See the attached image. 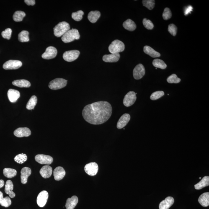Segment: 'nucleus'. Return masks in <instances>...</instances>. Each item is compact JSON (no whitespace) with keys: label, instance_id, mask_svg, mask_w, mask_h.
I'll return each instance as SVG.
<instances>
[{"label":"nucleus","instance_id":"nucleus-1","mask_svg":"<svg viewBox=\"0 0 209 209\" xmlns=\"http://www.w3.org/2000/svg\"><path fill=\"white\" fill-rule=\"evenodd\" d=\"M112 112L111 104L107 101H100L85 106L82 115L85 120L93 125L105 123L110 118Z\"/></svg>","mask_w":209,"mask_h":209},{"label":"nucleus","instance_id":"nucleus-2","mask_svg":"<svg viewBox=\"0 0 209 209\" xmlns=\"http://www.w3.org/2000/svg\"><path fill=\"white\" fill-rule=\"evenodd\" d=\"M79 32L76 29H72L68 30L62 37V41L65 43H69L75 40H78L80 38Z\"/></svg>","mask_w":209,"mask_h":209},{"label":"nucleus","instance_id":"nucleus-3","mask_svg":"<svg viewBox=\"0 0 209 209\" xmlns=\"http://www.w3.org/2000/svg\"><path fill=\"white\" fill-rule=\"evenodd\" d=\"M70 29V25L68 23L65 22H60L54 28V34L56 37H62Z\"/></svg>","mask_w":209,"mask_h":209},{"label":"nucleus","instance_id":"nucleus-4","mask_svg":"<svg viewBox=\"0 0 209 209\" xmlns=\"http://www.w3.org/2000/svg\"><path fill=\"white\" fill-rule=\"evenodd\" d=\"M125 49V44L118 40H114L109 47V50L111 54L119 53Z\"/></svg>","mask_w":209,"mask_h":209},{"label":"nucleus","instance_id":"nucleus-5","mask_svg":"<svg viewBox=\"0 0 209 209\" xmlns=\"http://www.w3.org/2000/svg\"><path fill=\"white\" fill-rule=\"evenodd\" d=\"M67 80L63 78H56L50 81L49 84V88L53 90L62 89L67 85Z\"/></svg>","mask_w":209,"mask_h":209},{"label":"nucleus","instance_id":"nucleus-6","mask_svg":"<svg viewBox=\"0 0 209 209\" xmlns=\"http://www.w3.org/2000/svg\"><path fill=\"white\" fill-rule=\"evenodd\" d=\"M136 99V93L133 91H130L124 97L123 104L125 107H130L135 104Z\"/></svg>","mask_w":209,"mask_h":209},{"label":"nucleus","instance_id":"nucleus-7","mask_svg":"<svg viewBox=\"0 0 209 209\" xmlns=\"http://www.w3.org/2000/svg\"><path fill=\"white\" fill-rule=\"evenodd\" d=\"M80 52L78 50H72L66 51L63 54V58L66 61L71 62L78 59Z\"/></svg>","mask_w":209,"mask_h":209},{"label":"nucleus","instance_id":"nucleus-8","mask_svg":"<svg viewBox=\"0 0 209 209\" xmlns=\"http://www.w3.org/2000/svg\"><path fill=\"white\" fill-rule=\"evenodd\" d=\"M22 66V62L19 60H10L4 63L3 68L6 70L16 69Z\"/></svg>","mask_w":209,"mask_h":209},{"label":"nucleus","instance_id":"nucleus-9","mask_svg":"<svg viewBox=\"0 0 209 209\" xmlns=\"http://www.w3.org/2000/svg\"><path fill=\"white\" fill-rule=\"evenodd\" d=\"M99 166L95 162H91L86 164L84 166V171L86 174L90 176H94L97 174Z\"/></svg>","mask_w":209,"mask_h":209},{"label":"nucleus","instance_id":"nucleus-10","mask_svg":"<svg viewBox=\"0 0 209 209\" xmlns=\"http://www.w3.org/2000/svg\"><path fill=\"white\" fill-rule=\"evenodd\" d=\"M145 74V68L143 65L141 64L137 65L133 70V77L135 79H141L144 76Z\"/></svg>","mask_w":209,"mask_h":209},{"label":"nucleus","instance_id":"nucleus-11","mask_svg":"<svg viewBox=\"0 0 209 209\" xmlns=\"http://www.w3.org/2000/svg\"><path fill=\"white\" fill-rule=\"evenodd\" d=\"M36 161L41 164H51L53 161V158L51 156L43 154L37 155L35 157Z\"/></svg>","mask_w":209,"mask_h":209},{"label":"nucleus","instance_id":"nucleus-12","mask_svg":"<svg viewBox=\"0 0 209 209\" xmlns=\"http://www.w3.org/2000/svg\"><path fill=\"white\" fill-rule=\"evenodd\" d=\"M58 54V50L55 47L50 46L47 47L45 51L42 55V58L45 59H50L54 58Z\"/></svg>","mask_w":209,"mask_h":209},{"label":"nucleus","instance_id":"nucleus-13","mask_svg":"<svg viewBox=\"0 0 209 209\" xmlns=\"http://www.w3.org/2000/svg\"><path fill=\"white\" fill-rule=\"evenodd\" d=\"M48 197V194L47 191H43L39 194L37 197L38 205L40 207H43L46 204Z\"/></svg>","mask_w":209,"mask_h":209},{"label":"nucleus","instance_id":"nucleus-14","mask_svg":"<svg viewBox=\"0 0 209 209\" xmlns=\"http://www.w3.org/2000/svg\"><path fill=\"white\" fill-rule=\"evenodd\" d=\"M14 134L19 138L28 137L31 135V131L30 129L27 127H20L14 130Z\"/></svg>","mask_w":209,"mask_h":209},{"label":"nucleus","instance_id":"nucleus-15","mask_svg":"<svg viewBox=\"0 0 209 209\" xmlns=\"http://www.w3.org/2000/svg\"><path fill=\"white\" fill-rule=\"evenodd\" d=\"M130 114H123L120 118L119 119L117 125V128L121 129L123 128L127 125L130 121Z\"/></svg>","mask_w":209,"mask_h":209},{"label":"nucleus","instance_id":"nucleus-16","mask_svg":"<svg viewBox=\"0 0 209 209\" xmlns=\"http://www.w3.org/2000/svg\"><path fill=\"white\" fill-rule=\"evenodd\" d=\"M174 200L173 197H167L160 203L159 206V209H169L174 204Z\"/></svg>","mask_w":209,"mask_h":209},{"label":"nucleus","instance_id":"nucleus-17","mask_svg":"<svg viewBox=\"0 0 209 209\" xmlns=\"http://www.w3.org/2000/svg\"><path fill=\"white\" fill-rule=\"evenodd\" d=\"M8 96L10 102H16L20 97V94L17 90L10 89L8 91Z\"/></svg>","mask_w":209,"mask_h":209},{"label":"nucleus","instance_id":"nucleus-18","mask_svg":"<svg viewBox=\"0 0 209 209\" xmlns=\"http://www.w3.org/2000/svg\"><path fill=\"white\" fill-rule=\"evenodd\" d=\"M120 58L119 53L111 54L105 55L103 57V60L106 63H115L118 61Z\"/></svg>","mask_w":209,"mask_h":209},{"label":"nucleus","instance_id":"nucleus-19","mask_svg":"<svg viewBox=\"0 0 209 209\" xmlns=\"http://www.w3.org/2000/svg\"><path fill=\"white\" fill-rule=\"evenodd\" d=\"M32 171L30 168L24 167L21 171V182L23 184H25L27 182L28 178L30 176Z\"/></svg>","mask_w":209,"mask_h":209},{"label":"nucleus","instance_id":"nucleus-20","mask_svg":"<svg viewBox=\"0 0 209 209\" xmlns=\"http://www.w3.org/2000/svg\"><path fill=\"white\" fill-rule=\"evenodd\" d=\"M66 175L64 169L61 166H58L54 171V176L56 181H60Z\"/></svg>","mask_w":209,"mask_h":209},{"label":"nucleus","instance_id":"nucleus-21","mask_svg":"<svg viewBox=\"0 0 209 209\" xmlns=\"http://www.w3.org/2000/svg\"><path fill=\"white\" fill-rule=\"evenodd\" d=\"M13 188L14 185L12 181L8 180L6 181L5 187V192L6 194L9 195L10 197L12 198L15 197L16 196L15 194L13 191Z\"/></svg>","mask_w":209,"mask_h":209},{"label":"nucleus","instance_id":"nucleus-22","mask_svg":"<svg viewBox=\"0 0 209 209\" xmlns=\"http://www.w3.org/2000/svg\"><path fill=\"white\" fill-rule=\"evenodd\" d=\"M52 169L51 166L46 165L44 166L41 169L40 173L42 177L45 179L48 178L51 176Z\"/></svg>","mask_w":209,"mask_h":209},{"label":"nucleus","instance_id":"nucleus-23","mask_svg":"<svg viewBox=\"0 0 209 209\" xmlns=\"http://www.w3.org/2000/svg\"><path fill=\"white\" fill-rule=\"evenodd\" d=\"M78 202V197L76 196H73L71 198H69L67 199L65 206L66 209H74Z\"/></svg>","mask_w":209,"mask_h":209},{"label":"nucleus","instance_id":"nucleus-24","mask_svg":"<svg viewBox=\"0 0 209 209\" xmlns=\"http://www.w3.org/2000/svg\"><path fill=\"white\" fill-rule=\"evenodd\" d=\"M198 202L202 206L206 207L209 205V192H205L199 197Z\"/></svg>","mask_w":209,"mask_h":209},{"label":"nucleus","instance_id":"nucleus-25","mask_svg":"<svg viewBox=\"0 0 209 209\" xmlns=\"http://www.w3.org/2000/svg\"><path fill=\"white\" fill-rule=\"evenodd\" d=\"M144 52L146 54L150 55L153 58H158L161 56V54L156 52L149 46H145L144 47Z\"/></svg>","mask_w":209,"mask_h":209},{"label":"nucleus","instance_id":"nucleus-26","mask_svg":"<svg viewBox=\"0 0 209 209\" xmlns=\"http://www.w3.org/2000/svg\"><path fill=\"white\" fill-rule=\"evenodd\" d=\"M209 185V176H205L198 183L194 185V187L196 190H200L203 188L208 186Z\"/></svg>","mask_w":209,"mask_h":209},{"label":"nucleus","instance_id":"nucleus-27","mask_svg":"<svg viewBox=\"0 0 209 209\" xmlns=\"http://www.w3.org/2000/svg\"><path fill=\"white\" fill-rule=\"evenodd\" d=\"M12 84L14 86L20 88H29L31 86L30 83L25 79L16 80L13 81Z\"/></svg>","mask_w":209,"mask_h":209},{"label":"nucleus","instance_id":"nucleus-28","mask_svg":"<svg viewBox=\"0 0 209 209\" xmlns=\"http://www.w3.org/2000/svg\"><path fill=\"white\" fill-rule=\"evenodd\" d=\"M100 15V13L99 11H91L88 14V18L90 22L94 23L97 22Z\"/></svg>","mask_w":209,"mask_h":209},{"label":"nucleus","instance_id":"nucleus-29","mask_svg":"<svg viewBox=\"0 0 209 209\" xmlns=\"http://www.w3.org/2000/svg\"><path fill=\"white\" fill-rule=\"evenodd\" d=\"M123 26L124 28L130 31H134L136 28V25L135 23L130 19H127L124 22Z\"/></svg>","mask_w":209,"mask_h":209},{"label":"nucleus","instance_id":"nucleus-30","mask_svg":"<svg viewBox=\"0 0 209 209\" xmlns=\"http://www.w3.org/2000/svg\"><path fill=\"white\" fill-rule=\"evenodd\" d=\"M3 174L8 178H12L16 175L17 171L16 170L11 168H5L3 170Z\"/></svg>","mask_w":209,"mask_h":209},{"label":"nucleus","instance_id":"nucleus-31","mask_svg":"<svg viewBox=\"0 0 209 209\" xmlns=\"http://www.w3.org/2000/svg\"><path fill=\"white\" fill-rule=\"evenodd\" d=\"M37 102V98L36 96L33 95L31 97L28 102L26 105V108L29 110H32L34 109Z\"/></svg>","mask_w":209,"mask_h":209},{"label":"nucleus","instance_id":"nucleus-32","mask_svg":"<svg viewBox=\"0 0 209 209\" xmlns=\"http://www.w3.org/2000/svg\"><path fill=\"white\" fill-rule=\"evenodd\" d=\"M26 14L23 11H16L13 16V19L16 22H20L23 20L25 17Z\"/></svg>","mask_w":209,"mask_h":209},{"label":"nucleus","instance_id":"nucleus-33","mask_svg":"<svg viewBox=\"0 0 209 209\" xmlns=\"http://www.w3.org/2000/svg\"><path fill=\"white\" fill-rule=\"evenodd\" d=\"M153 65L156 68H160L164 69L167 67V65L164 63L163 60L156 59L153 60Z\"/></svg>","mask_w":209,"mask_h":209},{"label":"nucleus","instance_id":"nucleus-34","mask_svg":"<svg viewBox=\"0 0 209 209\" xmlns=\"http://www.w3.org/2000/svg\"><path fill=\"white\" fill-rule=\"evenodd\" d=\"M29 32L27 31H22L18 35L19 41L22 42H28L30 40L29 38Z\"/></svg>","mask_w":209,"mask_h":209},{"label":"nucleus","instance_id":"nucleus-35","mask_svg":"<svg viewBox=\"0 0 209 209\" xmlns=\"http://www.w3.org/2000/svg\"><path fill=\"white\" fill-rule=\"evenodd\" d=\"M27 160V155L22 153L16 155L14 158V161L19 164H22L25 162Z\"/></svg>","mask_w":209,"mask_h":209},{"label":"nucleus","instance_id":"nucleus-36","mask_svg":"<svg viewBox=\"0 0 209 209\" xmlns=\"http://www.w3.org/2000/svg\"><path fill=\"white\" fill-rule=\"evenodd\" d=\"M84 12L82 11L79 10L76 12L73 13L72 14V18L75 21L79 22L83 18V16L84 15Z\"/></svg>","mask_w":209,"mask_h":209},{"label":"nucleus","instance_id":"nucleus-37","mask_svg":"<svg viewBox=\"0 0 209 209\" xmlns=\"http://www.w3.org/2000/svg\"><path fill=\"white\" fill-rule=\"evenodd\" d=\"M142 3L144 6L149 10L153 9L155 6V1L154 0H143L142 1Z\"/></svg>","mask_w":209,"mask_h":209},{"label":"nucleus","instance_id":"nucleus-38","mask_svg":"<svg viewBox=\"0 0 209 209\" xmlns=\"http://www.w3.org/2000/svg\"><path fill=\"white\" fill-rule=\"evenodd\" d=\"M11 204V201L9 197H6L0 198V205L2 206L7 208Z\"/></svg>","mask_w":209,"mask_h":209},{"label":"nucleus","instance_id":"nucleus-39","mask_svg":"<svg viewBox=\"0 0 209 209\" xmlns=\"http://www.w3.org/2000/svg\"><path fill=\"white\" fill-rule=\"evenodd\" d=\"M164 92L163 91H156L151 94L150 96V99L152 100H155L162 97L164 95Z\"/></svg>","mask_w":209,"mask_h":209},{"label":"nucleus","instance_id":"nucleus-40","mask_svg":"<svg viewBox=\"0 0 209 209\" xmlns=\"http://www.w3.org/2000/svg\"><path fill=\"white\" fill-rule=\"evenodd\" d=\"M167 81L169 83H178L180 82L181 79L176 74H172L167 78Z\"/></svg>","mask_w":209,"mask_h":209},{"label":"nucleus","instance_id":"nucleus-41","mask_svg":"<svg viewBox=\"0 0 209 209\" xmlns=\"http://www.w3.org/2000/svg\"><path fill=\"white\" fill-rule=\"evenodd\" d=\"M172 16V13L170 9L168 8H165L162 14L163 19L165 20H167L171 19Z\"/></svg>","mask_w":209,"mask_h":209},{"label":"nucleus","instance_id":"nucleus-42","mask_svg":"<svg viewBox=\"0 0 209 209\" xmlns=\"http://www.w3.org/2000/svg\"><path fill=\"white\" fill-rule=\"evenodd\" d=\"M143 25L144 26L145 28L148 30H152L154 28V25L153 23L149 19H147L146 18H144L143 19Z\"/></svg>","mask_w":209,"mask_h":209},{"label":"nucleus","instance_id":"nucleus-43","mask_svg":"<svg viewBox=\"0 0 209 209\" xmlns=\"http://www.w3.org/2000/svg\"><path fill=\"white\" fill-rule=\"evenodd\" d=\"M12 31L11 28H7L2 32L1 35L3 38L9 40L11 38Z\"/></svg>","mask_w":209,"mask_h":209},{"label":"nucleus","instance_id":"nucleus-44","mask_svg":"<svg viewBox=\"0 0 209 209\" xmlns=\"http://www.w3.org/2000/svg\"><path fill=\"white\" fill-rule=\"evenodd\" d=\"M168 30L171 35L175 36L177 33V28L175 24H171L168 27Z\"/></svg>","mask_w":209,"mask_h":209},{"label":"nucleus","instance_id":"nucleus-45","mask_svg":"<svg viewBox=\"0 0 209 209\" xmlns=\"http://www.w3.org/2000/svg\"><path fill=\"white\" fill-rule=\"evenodd\" d=\"M24 2L28 6H34L35 4V0H25Z\"/></svg>","mask_w":209,"mask_h":209},{"label":"nucleus","instance_id":"nucleus-46","mask_svg":"<svg viewBox=\"0 0 209 209\" xmlns=\"http://www.w3.org/2000/svg\"><path fill=\"white\" fill-rule=\"evenodd\" d=\"M192 9V8L191 7V8H188L187 10H186L185 11V15L186 14L189 13H190V11H191Z\"/></svg>","mask_w":209,"mask_h":209},{"label":"nucleus","instance_id":"nucleus-47","mask_svg":"<svg viewBox=\"0 0 209 209\" xmlns=\"http://www.w3.org/2000/svg\"><path fill=\"white\" fill-rule=\"evenodd\" d=\"M4 185V182L3 180H0V188L3 187Z\"/></svg>","mask_w":209,"mask_h":209},{"label":"nucleus","instance_id":"nucleus-48","mask_svg":"<svg viewBox=\"0 0 209 209\" xmlns=\"http://www.w3.org/2000/svg\"><path fill=\"white\" fill-rule=\"evenodd\" d=\"M3 192H1V191H0V198H3Z\"/></svg>","mask_w":209,"mask_h":209},{"label":"nucleus","instance_id":"nucleus-49","mask_svg":"<svg viewBox=\"0 0 209 209\" xmlns=\"http://www.w3.org/2000/svg\"><path fill=\"white\" fill-rule=\"evenodd\" d=\"M199 179H201V177H200V178H199Z\"/></svg>","mask_w":209,"mask_h":209}]
</instances>
